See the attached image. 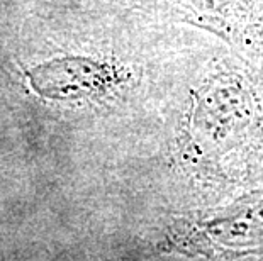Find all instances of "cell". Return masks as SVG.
<instances>
[{"label":"cell","mask_w":263,"mask_h":261,"mask_svg":"<svg viewBox=\"0 0 263 261\" xmlns=\"http://www.w3.org/2000/svg\"><path fill=\"white\" fill-rule=\"evenodd\" d=\"M32 88L48 98H75L102 90L114 73L87 58H63L27 71Z\"/></svg>","instance_id":"1"}]
</instances>
